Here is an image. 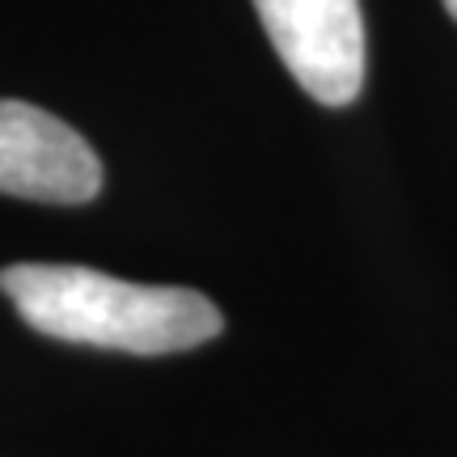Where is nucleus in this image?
Returning a JSON list of instances; mask_svg holds the SVG:
<instances>
[{"label":"nucleus","mask_w":457,"mask_h":457,"mask_svg":"<svg viewBox=\"0 0 457 457\" xmlns=\"http://www.w3.org/2000/svg\"><path fill=\"white\" fill-rule=\"evenodd\" d=\"M0 293L47 339L131 356L191 352L225 327L220 310L195 288L131 284L81 262H9Z\"/></svg>","instance_id":"obj_1"},{"label":"nucleus","mask_w":457,"mask_h":457,"mask_svg":"<svg viewBox=\"0 0 457 457\" xmlns=\"http://www.w3.org/2000/svg\"><path fill=\"white\" fill-rule=\"evenodd\" d=\"M262 30L293 81L322 106H347L364 89L360 0H254Z\"/></svg>","instance_id":"obj_2"},{"label":"nucleus","mask_w":457,"mask_h":457,"mask_svg":"<svg viewBox=\"0 0 457 457\" xmlns=\"http://www.w3.org/2000/svg\"><path fill=\"white\" fill-rule=\"evenodd\" d=\"M102 162L77 128L43 106L0 98V195L34 204H89Z\"/></svg>","instance_id":"obj_3"},{"label":"nucleus","mask_w":457,"mask_h":457,"mask_svg":"<svg viewBox=\"0 0 457 457\" xmlns=\"http://www.w3.org/2000/svg\"><path fill=\"white\" fill-rule=\"evenodd\" d=\"M445 9H449V17L457 21V0H445Z\"/></svg>","instance_id":"obj_4"}]
</instances>
